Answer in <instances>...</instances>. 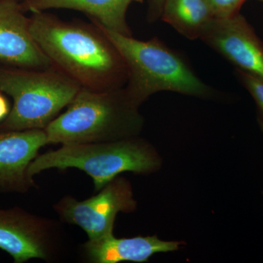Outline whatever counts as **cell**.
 I'll return each mask as SVG.
<instances>
[{
    "instance_id": "9",
    "label": "cell",
    "mask_w": 263,
    "mask_h": 263,
    "mask_svg": "<svg viewBox=\"0 0 263 263\" xmlns=\"http://www.w3.org/2000/svg\"><path fill=\"white\" fill-rule=\"evenodd\" d=\"M200 37L245 72L263 79V45L242 15L214 18Z\"/></svg>"
},
{
    "instance_id": "14",
    "label": "cell",
    "mask_w": 263,
    "mask_h": 263,
    "mask_svg": "<svg viewBox=\"0 0 263 263\" xmlns=\"http://www.w3.org/2000/svg\"><path fill=\"white\" fill-rule=\"evenodd\" d=\"M214 18H228L236 14L245 0H207Z\"/></svg>"
},
{
    "instance_id": "5",
    "label": "cell",
    "mask_w": 263,
    "mask_h": 263,
    "mask_svg": "<svg viewBox=\"0 0 263 263\" xmlns=\"http://www.w3.org/2000/svg\"><path fill=\"white\" fill-rule=\"evenodd\" d=\"M158 166L153 151L139 141L126 138L98 143L64 144L37 157L29 165L31 178L48 169L76 168L89 175L95 192L124 172L147 174Z\"/></svg>"
},
{
    "instance_id": "4",
    "label": "cell",
    "mask_w": 263,
    "mask_h": 263,
    "mask_svg": "<svg viewBox=\"0 0 263 263\" xmlns=\"http://www.w3.org/2000/svg\"><path fill=\"white\" fill-rule=\"evenodd\" d=\"M95 24L124 62L129 76L125 91L136 106L151 95L163 90L189 95L205 92L201 81L179 57L160 43L138 41Z\"/></svg>"
},
{
    "instance_id": "12",
    "label": "cell",
    "mask_w": 263,
    "mask_h": 263,
    "mask_svg": "<svg viewBox=\"0 0 263 263\" xmlns=\"http://www.w3.org/2000/svg\"><path fill=\"white\" fill-rule=\"evenodd\" d=\"M133 1L135 0H27L26 8L32 13L52 8L80 10L91 15L95 22L105 28L130 36L126 22V13Z\"/></svg>"
},
{
    "instance_id": "1",
    "label": "cell",
    "mask_w": 263,
    "mask_h": 263,
    "mask_svg": "<svg viewBox=\"0 0 263 263\" xmlns=\"http://www.w3.org/2000/svg\"><path fill=\"white\" fill-rule=\"evenodd\" d=\"M29 29L53 65L81 87L96 91L118 89L126 67L98 27L69 23L37 12L29 18Z\"/></svg>"
},
{
    "instance_id": "16",
    "label": "cell",
    "mask_w": 263,
    "mask_h": 263,
    "mask_svg": "<svg viewBox=\"0 0 263 263\" xmlns=\"http://www.w3.org/2000/svg\"><path fill=\"white\" fill-rule=\"evenodd\" d=\"M10 110L9 103L8 100L0 91V123L3 122L9 115Z\"/></svg>"
},
{
    "instance_id": "7",
    "label": "cell",
    "mask_w": 263,
    "mask_h": 263,
    "mask_svg": "<svg viewBox=\"0 0 263 263\" xmlns=\"http://www.w3.org/2000/svg\"><path fill=\"white\" fill-rule=\"evenodd\" d=\"M58 231L51 219L22 208L0 209V249L11 256L15 263L53 258L58 245Z\"/></svg>"
},
{
    "instance_id": "15",
    "label": "cell",
    "mask_w": 263,
    "mask_h": 263,
    "mask_svg": "<svg viewBox=\"0 0 263 263\" xmlns=\"http://www.w3.org/2000/svg\"><path fill=\"white\" fill-rule=\"evenodd\" d=\"M243 82L247 89L258 104L263 111V79L259 76L243 71L241 72Z\"/></svg>"
},
{
    "instance_id": "10",
    "label": "cell",
    "mask_w": 263,
    "mask_h": 263,
    "mask_svg": "<svg viewBox=\"0 0 263 263\" xmlns=\"http://www.w3.org/2000/svg\"><path fill=\"white\" fill-rule=\"evenodd\" d=\"M0 63L26 69L53 67L33 38L29 18L15 0H0Z\"/></svg>"
},
{
    "instance_id": "11",
    "label": "cell",
    "mask_w": 263,
    "mask_h": 263,
    "mask_svg": "<svg viewBox=\"0 0 263 263\" xmlns=\"http://www.w3.org/2000/svg\"><path fill=\"white\" fill-rule=\"evenodd\" d=\"M179 247V242L164 241L156 236L117 238L113 234L101 240H88L83 249L90 262H143L154 254L173 252Z\"/></svg>"
},
{
    "instance_id": "3",
    "label": "cell",
    "mask_w": 263,
    "mask_h": 263,
    "mask_svg": "<svg viewBox=\"0 0 263 263\" xmlns=\"http://www.w3.org/2000/svg\"><path fill=\"white\" fill-rule=\"evenodd\" d=\"M81 88L54 66L48 69L0 66V91L13 100L9 115L0 123V129H46Z\"/></svg>"
},
{
    "instance_id": "18",
    "label": "cell",
    "mask_w": 263,
    "mask_h": 263,
    "mask_svg": "<svg viewBox=\"0 0 263 263\" xmlns=\"http://www.w3.org/2000/svg\"><path fill=\"white\" fill-rule=\"evenodd\" d=\"M258 1H260L262 2V3H263V0H258Z\"/></svg>"
},
{
    "instance_id": "8",
    "label": "cell",
    "mask_w": 263,
    "mask_h": 263,
    "mask_svg": "<svg viewBox=\"0 0 263 263\" xmlns=\"http://www.w3.org/2000/svg\"><path fill=\"white\" fill-rule=\"evenodd\" d=\"M47 144L44 129H0V193H24L35 186L29 167Z\"/></svg>"
},
{
    "instance_id": "2",
    "label": "cell",
    "mask_w": 263,
    "mask_h": 263,
    "mask_svg": "<svg viewBox=\"0 0 263 263\" xmlns=\"http://www.w3.org/2000/svg\"><path fill=\"white\" fill-rule=\"evenodd\" d=\"M125 91L81 88L67 110L44 129L48 144L98 143L129 138L140 126Z\"/></svg>"
},
{
    "instance_id": "13",
    "label": "cell",
    "mask_w": 263,
    "mask_h": 263,
    "mask_svg": "<svg viewBox=\"0 0 263 263\" xmlns=\"http://www.w3.org/2000/svg\"><path fill=\"white\" fill-rule=\"evenodd\" d=\"M163 20L187 37L201 35L214 18L207 0H164Z\"/></svg>"
},
{
    "instance_id": "17",
    "label": "cell",
    "mask_w": 263,
    "mask_h": 263,
    "mask_svg": "<svg viewBox=\"0 0 263 263\" xmlns=\"http://www.w3.org/2000/svg\"><path fill=\"white\" fill-rule=\"evenodd\" d=\"M151 2L152 3L154 9L158 11V13H160L162 10L164 0H151Z\"/></svg>"
},
{
    "instance_id": "6",
    "label": "cell",
    "mask_w": 263,
    "mask_h": 263,
    "mask_svg": "<svg viewBox=\"0 0 263 263\" xmlns=\"http://www.w3.org/2000/svg\"><path fill=\"white\" fill-rule=\"evenodd\" d=\"M136 207L130 184L117 177L87 200L79 201L72 196L63 197L53 209L62 220L80 227L89 240L94 241L113 235L117 214L133 212Z\"/></svg>"
}]
</instances>
